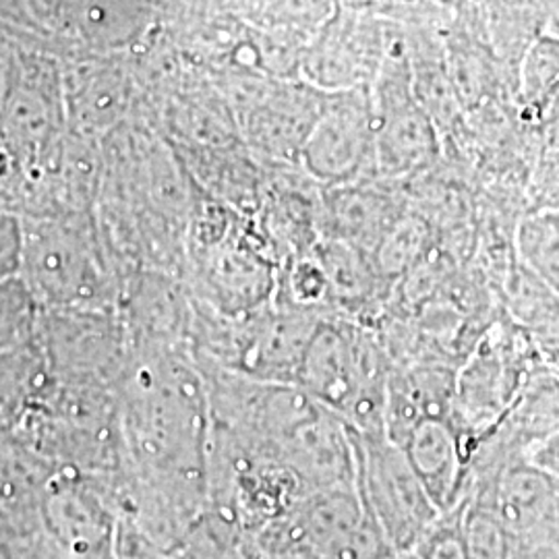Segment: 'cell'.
<instances>
[{
    "label": "cell",
    "instance_id": "obj_2",
    "mask_svg": "<svg viewBox=\"0 0 559 559\" xmlns=\"http://www.w3.org/2000/svg\"><path fill=\"white\" fill-rule=\"evenodd\" d=\"M540 362L535 340L503 313L483 332L462 359L454 381L452 423L466 450L500 423L514 406L524 383Z\"/></svg>",
    "mask_w": 559,
    "mask_h": 559
},
{
    "label": "cell",
    "instance_id": "obj_1",
    "mask_svg": "<svg viewBox=\"0 0 559 559\" xmlns=\"http://www.w3.org/2000/svg\"><path fill=\"white\" fill-rule=\"evenodd\" d=\"M392 369L383 344L367 328L328 313L307 344L295 385L355 431L380 436Z\"/></svg>",
    "mask_w": 559,
    "mask_h": 559
},
{
    "label": "cell",
    "instance_id": "obj_3",
    "mask_svg": "<svg viewBox=\"0 0 559 559\" xmlns=\"http://www.w3.org/2000/svg\"><path fill=\"white\" fill-rule=\"evenodd\" d=\"M353 441L360 498L392 551L413 554L425 533L440 519V510L427 496L399 443L385 433L365 436L355 429Z\"/></svg>",
    "mask_w": 559,
    "mask_h": 559
},
{
    "label": "cell",
    "instance_id": "obj_4",
    "mask_svg": "<svg viewBox=\"0 0 559 559\" xmlns=\"http://www.w3.org/2000/svg\"><path fill=\"white\" fill-rule=\"evenodd\" d=\"M288 547L297 559H381L392 554L357 485L300 498L290 516Z\"/></svg>",
    "mask_w": 559,
    "mask_h": 559
},
{
    "label": "cell",
    "instance_id": "obj_11",
    "mask_svg": "<svg viewBox=\"0 0 559 559\" xmlns=\"http://www.w3.org/2000/svg\"><path fill=\"white\" fill-rule=\"evenodd\" d=\"M433 247V224L419 212L406 210L396 226L381 240L373 261L388 282L404 278Z\"/></svg>",
    "mask_w": 559,
    "mask_h": 559
},
{
    "label": "cell",
    "instance_id": "obj_12",
    "mask_svg": "<svg viewBox=\"0 0 559 559\" xmlns=\"http://www.w3.org/2000/svg\"><path fill=\"white\" fill-rule=\"evenodd\" d=\"M516 260L559 293V214L528 212L516 226Z\"/></svg>",
    "mask_w": 559,
    "mask_h": 559
},
{
    "label": "cell",
    "instance_id": "obj_13",
    "mask_svg": "<svg viewBox=\"0 0 559 559\" xmlns=\"http://www.w3.org/2000/svg\"><path fill=\"white\" fill-rule=\"evenodd\" d=\"M462 535L468 559H514V537L500 516L485 503L466 496L462 508Z\"/></svg>",
    "mask_w": 559,
    "mask_h": 559
},
{
    "label": "cell",
    "instance_id": "obj_8",
    "mask_svg": "<svg viewBox=\"0 0 559 559\" xmlns=\"http://www.w3.org/2000/svg\"><path fill=\"white\" fill-rule=\"evenodd\" d=\"M399 445L440 514L466 500L471 456L452 419L419 420Z\"/></svg>",
    "mask_w": 559,
    "mask_h": 559
},
{
    "label": "cell",
    "instance_id": "obj_16",
    "mask_svg": "<svg viewBox=\"0 0 559 559\" xmlns=\"http://www.w3.org/2000/svg\"><path fill=\"white\" fill-rule=\"evenodd\" d=\"M531 212L559 214V150H547L535 164L531 177Z\"/></svg>",
    "mask_w": 559,
    "mask_h": 559
},
{
    "label": "cell",
    "instance_id": "obj_7",
    "mask_svg": "<svg viewBox=\"0 0 559 559\" xmlns=\"http://www.w3.org/2000/svg\"><path fill=\"white\" fill-rule=\"evenodd\" d=\"M396 180L371 179L323 187L320 203L321 239L344 240L369 253L404 216L406 201L394 189Z\"/></svg>",
    "mask_w": 559,
    "mask_h": 559
},
{
    "label": "cell",
    "instance_id": "obj_18",
    "mask_svg": "<svg viewBox=\"0 0 559 559\" xmlns=\"http://www.w3.org/2000/svg\"><path fill=\"white\" fill-rule=\"evenodd\" d=\"M381 559H417L415 554H400V551H392L388 556H383Z\"/></svg>",
    "mask_w": 559,
    "mask_h": 559
},
{
    "label": "cell",
    "instance_id": "obj_17",
    "mask_svg": "<svg viewBox=\"0 0 559 559\" xmlns=\"http://www.w3.org/2000/svg\"><path fill=\"white\" fill-rule=\"evenodd\" d=\"M528 460L559 479V429L547 440L540 441L539 445H535L528 454Z\"/></svg>",
    "mask_w": 559,
    "mask_h": 559
},
{
    "label": "cell",
    "instance_id": "obj_10",
    "mask_svg": "<svg viewBox=\"0 0 559 559\" xmlns=\"http://www.w3.org/2000/svg\"><path fill=\"white\" fill-rule=\"evenodd\" d=\"M503 313L533 338L559 336V293L519 260L501 280Z\"/></svg>",
    "mask_w": 559,
    "mask_h": 559
},
{
    "label": "cell",
    "instance_id": "obj_15",
    "mask_svg": "<svg viewBox=\"0 0 559 559\" xmlns=\"http://www.w3.org/2000/svg\"><path fill=\"white\" fill-rule=\"evenodd\" d=\"M462 508L464 501L459 508L441 514L440 519L436 520V524L425 533V537L415 547V558L468 559L462 535Z\"/></svg>",
    "mask_w": 559,
    "mask_h": 559
},
{
    "label": "cell",
    "instance_id": "obj_9",
    "mask_svg": "<svg viewBox=\"0 0 559 559\" xmlns=\"http://www.w3.org/2000/svg\"><path fill=\"white\" fill-rule=\"evenodd\" d=\"M330 282L332 307L348 313L367 309L383 299L388 280L383 278L373 258L344 240L320 239L313 247Z\"/></svg>",
    "mask_w": 559,
    "mask_h": 559
},
{
    "label": "cell",
    "instance_id": "obj_5",
    "mask_svg": "<svg viewBox=\"0 0 559 559\" xmlns=\"http://www.w3.org/2000/svg\"><path fill=\"white\" fill-rule=\"evenodd\" d=\"M299 164L321 187L378 177L369 90L325 94L320 119L300 150Z\"/></svg>",
    "mask_w": 559,
    "mask_h": 559
},
{
    "label": "cell",
    "instance_id": "obj_14",
    "mask_svg": "<svg viewBox=\"0 0 559 559\" xmlns=\"http://www.w3.org/2000/svg\"><path fill=\"white\" fill-rule=\"evenodd\" d=\"M559 90V40L537 41L520 71L519 98L526 108L537 110Z\"/></svg>",
    "mask_w": 559,
    "mask_h": 559
},
{
    "label": "cell",
    "instance_id": "obj_6",
    "mask_svg": "<svg viewBox=\"0 0 559 559\" xmlns=\"http://www.w3.org/2000/svg\"><path fill=\"white\" fill-rule=\"evenodd\" d=\"M369 98L378 177L406 179L438 160V131L417 98V90H411L404 81H385L378 90H369Z\"/></svg>",
    "mask_w": 559,
    "mask_h": 559
}]
</instances>
